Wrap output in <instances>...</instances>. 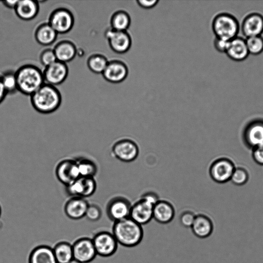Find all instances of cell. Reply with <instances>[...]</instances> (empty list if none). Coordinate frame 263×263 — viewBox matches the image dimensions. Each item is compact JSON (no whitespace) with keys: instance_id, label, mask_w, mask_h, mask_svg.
<instances>
[{"instance_id":"1","label":"cell","mask_w":263,"mask_h":263,"mask_svg":"<svg viewBox=\"0 0 263 263\" xmlns=\"http://www.w3.org/2000/svg\"><path fill=\"white\" fill-rule=\"evenodd\" d=\"M30 102L33 108L38 112L51 114L60 107L62 95L56 86L44 83L30 96Z\"/></svg>"},{"instance_id":"2","label":"cell","mask_w":263,"mask_h":263,"mask_svg":"<svg viewBox=\"0 0 263 263\" xmlns=\"http://www.w3.org/2000/svg\"><path fill=\"white\" fill-rule=\"evenodd\" d=\"M112 233L118 244L127 248L134 247L139 245L143 237L142 226L129 217L114 222Z\"/></svg>"},{"instance_id":"3","label":"cell","mask_w":263,"mask_h":263,"mask_svg":"<svg viewBox=\"0 0 263 263\" xmlns=\"http://www.w3.org/2000/svg\"><path fill=\"white\" fill-rule=\"evenodd\" d=\"M17 90L23 95L31 96L44 83L43 71L32 64H25L15 71Z\"/></svg>"},{"instance_id":"4","label":"cell","mask_w":263,"mask_h":263,"mask_svg":"<svg viewBox=\"0 0 263 263\" xmlns=\"http://www.w3.org/2000/svg\"><path fill=\"white\" fill-rule=\"evenodd\" d=\"M212 28L216 37L230 41L235 37L239 31V24L232 14L221 12L213 19Z\"/></svg>"},{"instance_id":"5","label":"cell","mask_w":263,"mask_h":263,"mask_svg":"<svg viewBox=\"0 0 263 263\" xmlns=\"http://www.w3.org/2000/svg\"><path fill=\"white\" fill-rule=\"evenodd\" d=\"M48 23L58 34H66L72 29L74 18L69 9L60 7L52 11Z\"/></svg>"},{"instance_id":"6","label":"cell","mask_w":263,"mask_h":263,"mask_svg":"<svg viewBox=\"0 0 263 263\" xmlns=\"http://www.w3.org/2000/svg\"><path fill=\"white\" fill-rule=\"evenodd\" d=\"M97 255L108 257L117 250L118 243L112 232L101 231L92 238Z\"/></svg>"},{"instance_id":"7","label":"cell","mask_w":263,"mask_h":263,"mask_svg":"<svg viewBox=\"0 0 263 263\" xmlns=\"http://www.w3.org/2000/svg\"><path fill=\"white\" fill-rule=\"evenodd\" d=\"M97 189L94 177H80L65 186L66 194L70 197L87 198L92 195Z\"/></svg>"},{"instance_id":"8","label":"cell","mask_w":263,"mask_h":263,"mask_svg":"<svg viewBox=\"0 0 263 263\" xmlns=\"http://www.w3.org/2000/svg\"><path fill=\"white\" fill-rule=\"evenodd\" d=\"M105 36L110 48L116 53H124L131 47L132 40L127 31H118L110 28L105 31Z\"/></svg>"},{"instance_id":"9","label":"cell","mask_w":263,"mask_h":263,"mask_svg":"<svg viewBox=\"0 0 263 263\" xmlns=\"http://www.w3.org/2000/svg\"><path fill=\"white\" fill-rule=\"evenodd\" d=\"M73 258L81 263H89L97 255L92 238L83 237L72 244Z\"/></svg>"},{"instance_id":"10","label":"cell","mask_w":263,"mask_h":263,"mask_svg":"<svg viewBox=\"0 0 263 263\" xmlns=\"http://www.w3.org/2000/svg\"><path fill=\"white\" fill-rule=\"evenodd\" d=\"M235 167L233 162L229 159L220 158L215 160L211 165L210 175L216 182L223 183L230 180Z\"/></svg>"},{"instance_id":"11","label":"cell","mask_w":263,"mask_h":263,"mask_svg":"<svg viewBox=\"0 0 263 263\" xmlns=\"http://www.w3.org/2000/svg\"><path fill=\"white\" fill-rule=\"evenodd\" d=\"M137 144L133 140L123 139L117 141L112 146V153L118 160L129 162L135 160L139 155Z\"/></svg>"},{"instance_id":"12","label":"cell","mask_w":263,"mask_h":263,"mask_svg":"<svg viewBox=\"0 0 263 263\" xmlns=\"http://www.w3.org/2000/svg\"><path fill=\"white\" fill-rule=\"evenodd\" d=\"M132 204L129 201L123 197L111 199L106 206L108 217L115 222L129 217Z\"/></svg>"},{"instance_id":"13","label":"cell","mask_w":263,"mask_h":263,"mask_svg":"<svg viewBox=\"0 0 263 263\" xmlns=\"http://www.w3.org/2000/svg\"><path fill=\"white\" fill-rule=\"evenodd\" d=\"M55 174L58 180L66 186L80 177L75 159H66L56 166Z\"/></svg>"},{"instance_id":"14","label":"cell","mask_w":263,"mask_h":263,"mask_svg":"<svg viewBox=\"0 0 263 263\" xmlns=\"http://www.w3.org/2000/svg\"><path fill=\"white\" fill-rule=\"evenodd\" d=\"M68 73L67 64L57 61L46 67L43 71L45 83L54 86L60 85L65 81Z\"/></svg>"},{"instance_id":"15","label":"cell","mask_w":263,"mask_h":263,"mask_svg":"<svg viewBox=\"0 0 263 263\" xmlns=\"http://www.w3.org/2000/svg\"><path fill=\"white\" fill-rule=\"evenodd\" d=\"M128 73V69L126 64L121 61L114 60L108 61L102 74L107 81L117 84L123 82Z\"/></svg>"},{"instance_id":"16","label":"cell","mask_w":263,"mask_h":263,"mask_svg":"<svg viewBox=\"0 0 263 263\" xmlns=\"http://www.w3.org/2000/svg\"><path fill=\"white\" fill-rule=\"evenodd\" d=\"M243 140L252 148L263 144V120L251 121L246 126L243 133Z\"/></svg>"},{"instance_id":"17","label":"cell","mask_w":263,"mask_h":263,"mask_svg":"<svg viewBox=\"0 0 263 263\" xmlns=\"http://www.w3.org/2000/svg\"><path fill=\"white\" fill-rule=\"evenodd\" d=\"M154 206L151 203L140 198L132 205L129 217L141 226L146 224L153 218Z\"/></svg>"},{"instance_id":"18","label":"cell","mask_w":263,"mask_h":263,"mask_svg":"<svg viewBox=\"0 0 263 263\" xmlns=\"http://www.w3.org/2000/svg\"><path fill=\"white\" fill-rule=\"evenodd\" d=\"M241 30L246 38L261 35L263 33V16L257 12L248 14L242 22Z\"/></svg>"},{"instance_id":"19","label":"cell","mask_w":263,"mask_h":263,"mask_svg":"<svg viewBox=\"0 0 263 263\" xmlns=\"http://www.w3.org/2000/svg\"><path fill=\"white\" fill-rule=\"evenodd\" d=\"M89 204L86 198L71 197L65 203L64 211L69 218L79 220L85 217Z\"/></svg>"},{"instance_id":"20","label":"cell","mask_w":263,"mask_h":263,"mask_svg":"<svg viewBox=\"0 0 263 263\" xmlns=\"http://www.w3.org/2000/svg\"><path fill=\"white\" fill-rule=\"evenodd\" d=\"M225 53L230 59L236 62L246 60L249 54L246 39L237 36L230 40Z\"/></svg>"},{"instance_id":"21","label":"cell","mask_w":263,"mask_h":263,"mask_svg":"<svg viewBox=\"0 0 263 263\" xmlns=\"http://www.w3.org/2000/svg\"><path fill=\"white\" fill-rule=\"evenodd\" d=\"M193 233L197 237L204 239L210 236L214 231V224L208 216L199 214L196 215L191 227Z\"/></svg>"},{"instance_id":"22","label":"cell","mask_w":263,"mask_h":263,"mask_svg":"<svg viewBox=\"0 0 263 263\" xmlns=\"http://www.w3.org/2000/svg\"><path fill=\"white\" fill-rule=\"evenodd\" d=\"M37 1L18 0L14 9L17 16L23 21H30L35 18L39 11Z\"/></svg>"},{"instance_id":"23","label":"cell","mask_w":263,"mask_h":263,"mask_svg":"<svg viewBox=\"0 0 263 263\" xmlns=\"http://www.w3.org/2000/svg\"><path fill=\"white\" fill-rule=\"evenodd\" d=\"M53 49L57 61L66 64L73 60L77 53L76 46L69 40L61 41Z\"/></svg>"},{"instance_id":"24","label":"cell","mask_w":263,"mask_h":263,"mask_svg":"<svg viewBox=\"0 0 263 263\" xmlns=\"http://www.w3.org/2000/svg\"><path fill=\"white\" fill-rule=\"evenodd\" d=\"M175 216V210L172 204L165 200H160L154 206L153 218L161 224L170 222Z\"/></svg>"},{"instance_id":"25","label":"cell","mask_w":263,"mask_h":263,"mask_svg":"<svg viewBox=\"0 0 263 263\" xmlns=\"http://www.w3.org/2000/svg\"><path fill=\"white\" fill-rule=\"evenodd\" d=\"M28 263H57L52 248L42 245L34 248L31 251Z\"/></svg>"},{"instance_id":"26","label":"cell","mask_w":263,"mask_h":263,"mask_svg":"<svg viewBox=\"0 0 263 263\" xmlns=\"http://www.w3.org/2000/svg\"><path fill=\"white\" fill-rule=\"evenodd\" d=\"M58 33L47 23L39 25L34 32L36 41L42 46H49L52 44L57 40Z\"/></svg>"},{"instance_id":"27","label":"cell","mask_w":263,"mask_h":263,"mask_svg":"<svg viewBox=\"0 0 263 263\" xmlns=\"http://www.w3.org/2000/svg\"><path fill=\"white\" fill-rule=\"evenodd\" d=\"M52 249L57 263H68L73 258L72 244L67 241L57 242Z\"/></svg>"},{"instance_id":"28","label":"cell","mask_w":263,"mask_h":263,"mask_svg":"<svg viewBox=\"0 0 263 263\" xmlns=\"http://www.w3.org/2000/svg\"><path fill=\"white\" fill-rule=\"evenodd\" d=\"M131 18L129 14L124 10L115 12L110 18L111 28L118 31H127L130 26Z\"/></svg>"},{"instance_id":"29","label":"cell","mask_w":263,"mask_h":263,"mask_svg":"<svg viewBox=\"0 0 263 263\" xmlns=\"http://www.w3.org/2000/svg\"><path fill=\"white\" fill-rule=\"evenodd\" d=\"M80 177H94L98 172L96 163L92 160L86 157L75 159Z\"/></svg>"},{"instance_id":"30","label":"cell","mask_w":263,"mask_h":263,"mask_svg":"<svg viewBox=\"0 0 263 263\" xmlns=\"http://www.w3.org/2000/svg\"><path fill=\"white\" fill-rule=\"evenodd\" d=\"M108 62L107 58L104 55L95 53L91 54L87 59V65L91 72L96 74H102Z\"/></svg>"},{"instance_id":"31","label":"cell","mask_w":263,"mask_h":263,"mask_svg":"<svg viewBox=\"0 0 263 263\" xmlns=\"http://www.w3.org/2000/svg\"><path fill=\"white\" fill-rule=\"evenodd\" d=\"M0 77L4 88L7 95H13L18 91L15 71L6 70Z\"/></svg>"},{"instance_id":"32","label":"cell","mask_w":263,"mask_h":263,"mask_svg":"<svg viewBox=\"0 0 263 263\" xmlns=\"http://www.w3.org/2000/svg\"><path fill=\"white\" fill-rule=\"evenodd\" d=\"M246 43L249 54L256 55L263 52V37L261 35L246 38Z\"/></svg>"},{"instance_id":"33","label":"cell","mask_w":263,"mask_h":263,"mask_svg":"<svg viewBox=\"0 0 263 263\" xmlns=\"http://www.w3.org/2000/svg\"><path fill=\"white\" fill-rule=\"evenodd\" d=\"M249 179L247 171L240 167H235L230 180L235 185H242L247 183Z\"/></svg>"},{"instance_id":"34","label":"cell","mask_w":263,"mask_h":263,"mask_svg":"<svg viewBox=\"0 0 263 263\" xmlns=\"http://www.w3.org/2000/svg\"><path fill=\"white\" fill-rule=\"evenodd\" d=\"M102 214L100 207L96 204H89L86 210L85 217L92 222L98 221Z\"/></svg>"},{"instance_id":"35","label":"cell","mask_w":263,"mask_h":263,"mask_svg":"<svg viewBox=\"0 0 263 263\" xmlns=\"http://www.w3.org/2000/svg\"><path fill=\"white\" fill-rule=\"evenodd\" d=\"M41 63L45 67L57 61L53 49L47 48L43 50L40 55Z\"/></svg>"},{"instance_id":"36","label":"cell","mask_w":263,"mask_h":263,"mask_svg":"<svg viewBox=\"0 0 263 263\" xmlns=\"http://www.w3.org/2000/svg\"><path fill=\"white\" fill-rule=\"evenodd\" d=\"M196 215L192 211H184L180 216V222L183 227L191 228L194 221Z\"/></svg>"},{"instance_id":"37","label":"cell","mask_w":263,"mask_h":263,"mask_svg":"<svg viewBox=\"0 0 263 263\" xmlns=\"http://www.w3.org/2000/svg\"><path fill=\"white\" fill-rule=\"evenodd\" d=\"M253 149L252 157L256 163L263 165V144Z\"/></svg>"},{"instance_id":"38","label":"cell","mask_w":263,"mask_h":263,"mask_svg":"<svg viewBox=\"0 0 263 263\" xmlns=\"http://www.w3.org/2000/svg\"><path fill=\"white\" fill-rule=\"evenodd\" d=\"M229 42L228 41L215 37L213 44L217 51L220 53H226L229 45Z\"/></svg>"},{"instance_id":"39","label":"cell","mask_w":263,"mask_h":263,"mask_svg":"<svg viewBox=\"0 0 263 263\" xmlns=\"http://www.w3.org/2000/svg\"><path fill=\"white\" fill-rule=\"evenodd\" d=\"M140 198L145 200L154 205L159 201L158 195L153 192L145 193L142 195Z\"/></svg>"},{"instance_id":"40","label":"cell","mask_w":263,"mask_h":263,"mask_svg":"<svg viewBox=\"0 0 263 263\" xmlns=\"http://www.w3.org/2000/svg\"><path fill=\"white\" fill-rule=\"evenodd\" d=\"M138 5L142 8L148 9L155 7L159 2L158 0L145 1L138 0L136 1Z\"/></svg>"},{"instance_id":"41","label":"cell","mask_w":263,"mask_h":263,"mask_svg":"<svg viewBox=\"0 0 263 263\" xmlns=\"http://www.w3.org/2000/svg\"><path fill=\"white\" fill-rule=\"evenodd\" d=\"M18 2V0L4 1L2 2V3L6 7L11 9H14Z\"/></svg>"},{"instance_id":"42","label":"cell","mask_w":263,"mask_h":263,"mask_svg":"<svg viewBox=\"0 0 263 263\" xmlns=\"http://www.w3.org/2000/svg\"><path fill=\"white\" fill-rule=\"evenodd\" d=\"M7 95L0 77V104L3 102Z\"/></svg>"},{"instance_id":"43","label":"cell","mask_w":263,"mask_h":263,"mask_svg":"<svg viewBox=\"0 0 263 263\" xmlns=\"http://www.w3.org/2000/svg\"><path fill=\"white\" fill-rule=\"evenodd\" d=\"M68 263H81V262H79V261L77 260L76 259L73 258Z\"/></svg>"},{"instance_id":"44","label":"cell","mask_w":263,"mask_h":263,"mask_svg":"<svg viewBox=\"0 0 263 263\" xmlns=\"http://www.w3.org/2000/svg\"><path fill=\"white\" fill-rule=\"evenodd\" d=\"M1 214H2V208H1V206L0 205V217L1 216Z\"/></svg>"}]
</instances>
